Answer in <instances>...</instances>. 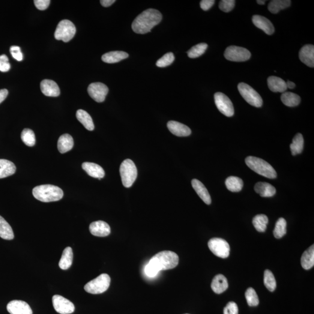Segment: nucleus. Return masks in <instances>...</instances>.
Returning a JSON list of instances; mask_svg holds the SVG:
<instances>
[{
	"label": "nucleus",
	"instance_id": "1",
	"mask_svg": "<svg viewBox=\"0 0 314 314\" xmlns=\"http://www.w3.org/2000/svg\"><path fill=\"white\" fill-rule=\"evenodd\" d=\"M162 14L155 9H148L139 15L134 20L131 28L137 34H146L151 32L154 26L162 20Z\"/></svg>",
	"mask_w": 314,
	"mask_h": 314
},
{
	"label": "nucleus",
	"instance_id": "2",
	"mask_svg": "<svg viewBox=\"0 0 314 314\" xmlns=\"http://www.w3.org/2000/svg\"><path fill=\"white\" fill-rule=\"evenodd\" d=\"M158 272L161 270H168L177 267L179 257L170 251H163L158 253L148 262Z\"/></svg>",
	"mask_w": 314,
	"mask_h": 314
},
{
	"label": "nucleus",
	"instance_id": "3",
	"mask_svg": "<svg viewBox=\"0 0 314 314\" xmlns=\"http://www.w3.org/2000/svg\"><path fill=\"white\" fill-rule=\"evenodd\" d=\"M33 195L39 201L44 203L57 202L64 196L61 188L52 185H43L33 189Z\"/></svg>",
	"mask_w": 314,
	"mask_h": 314
},
{
	"label": "nucleus",
	"instance_id": "4",
	"mask_svg": "<svg viewBox=\"0 0 314 314\" xmlns=\"http://www.w3.org/2000/svg\"><path fill=\"white\" fill-rule=\"evenodd\" d=\"M246 165L259 175L269 179H275L277 173L273 167L267 161L256 157H247L245 160Z\"/></svg>",
	"mask_w": 314,
	"mask_h": 314
},
{
	"label": "nucleus",
	"instance_id": "5",
	"mask_svg": "<svg viewBox=\"0 0 314 314\" xmlns=\"http://www.w3.org/2000/svg\"><path fill=\"white\" fill-rule=\"evenodd\" d=\"M122 184L127 188L132 186L137 176V169L133 161L125 160L122 163L119 169Z\"/></svg>",
	"mask_w": 314,
	"mask_h": 314
},
{
	"label": "nucleus",
	"instance_id": "6",
	"mask_svg": "<svg viewBox=\"0 0 314 314\" xmlns=\"http://www.w3.org/2000/svg\"><path fill=\"white\" fill-rule=\"evenodd\" d=\"M111 278L109 275L103 274L88 282L85 286V291L91 294H101L109 288Z\"/></svg>",
	"mask_w": 314,
	"mask_h": 314
},
{
	"label": "nucleus",
	"instance_id": "7",
	"mask_svg": "<svg viewBox=\"0 0 314 314\" xmlns=\"http://www.w3.org/2000/svg\"><path fill=\"white\" fill-rule=\"evenodd\" d=\"M76 31V27L71 21L62 20L56 27L55 37V39L67 43L73 39Z\"/></svg>",
	"mask_w": 314,
	"mask_h": 314
},
{
	"label": "nucleus",
	"instance_id": "8",
	"mask_svg": "<svg viewBox=\"0 0 314 314\" xmlns=\"http://www.w3.org/2000/svg\"><path fill=\"white\" fill-rule=\"evenodd\" d=\"M238 89L242 97L251 106L256 107L262 106L263 101L261 95L249 85L244 83H239Z\"/></svg>",
	"mask_w": 314,
	"mask_h": 314
},
{
	"label": "nucleus",
	"instance_id": "9",
	"mask_svg": "<svg viewBox=\"0 0 314 314\" xmlns=\"http://www.w3.org/2000/svg\"><path fill=\"white\" fill-rule=\"evenodd\" d=\"M224 56L230 61L244 62L249 60L251 57V53L245 48L232 46L227 48Z\"/></svg>",
	"mask_w": 314,
	"mask_h": 314
},
{
	"label": "nucleus",
	"instance_id": "10",
	"mask_svg": "<svg viewBox=\"0 0 314 314\" xmlns=\"http://www.w3.org/2000/svg\"><path fill=\"white\" fill-rule=\"evenodd\" d=\"M208 246L211 252L220 258L226 259L229 256V244L223 239L212 238L209 240Z\"/></svg>",
	"mask_w": 314,
	"mask_h": 314
},
{
	"label": "nucleus",
	"instance_id": "11",
	"mask_svg": "<svg viewBox=\"0 0 314 314\" xmlns=\"http://www.w3.org/2000/svg\"><path fill=\"white\" fill-rule=\"evenodd\" d=\"M214 100L218 110L222 114L228 117L234 115V108L231 100L227 95L222 92H216L214 95Z\"/></svg>",
	"mask_w": 314,
	"mask_h": 314
},
{
	"label": "nucleus",
	"instance_id": "12",
	"mask_svg": "<svg viewBox=\"0 0 314 314\" xmlns=\"http://www.w3.org/2000/svg\"><path fill=\"white\" fill-rule=\"evenodd\" d=\"M88 93L97 103H102L106 99L109 90L104 84L100 82L91 83L88 87Z\"/></svg>",
	"mask_w": 314,
	"mask_h": 314
},
{
	"label": "nucleus",
	"instance_id": "13",
	"mask_svg": "<svg viewBox=\"0 0 314 314\" xmlns=\"http://www.w3.org/2000/svg\"><path fill=\"white\" fill-rule=\"evenodd\" d=\"M53 304L56 312L61 314H70L74 311V304L60 295L53 296Z\"/></svg>",
	"mask_w": 314,
	"mask_h": 314
},
{
	"label": "nucleus",
	"instance_id": "14",
	"mask_svg": "<svg viewBox=\"0 0 314 314\" xmlns=\"http://www.w3.org/2000/svg\"><path fill=\"white\" fill-rule=\"evenodd\" d=\"M7 309L11 314H33L29 305L21 300L10 301L7 305Z\"/></svg>",
	"mask_w": 314,
	"mask_h": 314
},
{
	"label": "nucleus",
	"instance_id": "15",
	"mask_svg": "<svg viewBox=\"0 0 314 314\" xmlns=\"http://www.w3.org/2000/svg\"><path fill=\"white\" fill-rule=\"evenodd\" d=\"M89 230L92 235L97 237H106L111 233V228L109 224L103 221L92 222L90 225Z\"/></svg>",
	"mask_w": 314,
	"mask_h": 314
},
{
	"label": "nucleus",
	"instance_id": "16",
	"mask_svg": "<svg viewBox=\"0 0 314 314\" xmlns=\"http://www.w3.org/2000/svg\"><path fill=\"white\" fill-rule=\"evenodd\" d=\"M42 92L48 97H58L60 94V89L55 81L45 79L40 83Z\"/></svg>",
	"mask_w": 314,
	"mask_h": 314
},
{
	"label": "nucleus",
	"instance_id": "17",
	"mask_svg": "<svg viewBox=\"0 0 314 314\" xmlns=\"http://www.w3.org/2000/svg\"><path fill=\"white\" fill-rule=\"evenodd\" d=\"M299 57L301 61L308 67H314V46L312 44H307L301 48L299 53Z\"/></svg>",
	"mask_w": 314,
	"mask_h": 314
},
{
	"label": "nucleus",
	"instance_id": "18",
	"mask_svg": "<svg viewBox=\"0 0 314 314\" xmlns=\"http://www.w3.org/2000/svg\"><path fill=\"white\" fill-rule=\"evenodd\" d=\"M167 127L169 130L174 135L178 137H186L191 133L190 129L186 125L176 121L167 122Z\"/></svg>",
	"mask_w": 314,
	"mask_h": 314
},
{
	"label": "nucleus",
	"instance_id": "19",
	"mask_svg": "<svg viewBox=\"0 0 314 314\" xmlns=\"http://www.w3.org/2000/svg\"><path fill=\"white\" fill-rule=\"evenodd\" d=\"M254 25L257 28L261 29L266 34L271 35L275 32V28L271 21L265 17L260 16H254L252 18Z\"/></svg>",
	"mask_w": 314,
	"mask_h": 314
},
{
	"label": "nucleus",
	"instance_id": "20",
	"mask_svg": "<svg viewBox=\"0 0 314 314\" xmlns=\"http://www.w3.org/2000/svg\"><path fill=\"white\" fill-rule=\"evenodd\" d=\"M191 185H192L194 190L198 194L200 198L202 199L206 204L209 205L211 203V198L208 191L204 185L201 182L197 179H193L191 181Z\"/></svg>",
	"mask_w": 314,
	"mask_h": 314
},
{
	"label": "nucleus",
	"instance_id": "21",
	"mask_svg": "<svg viewBox=\"0 0 314 314\" xmlns=\"http://www.w3.org/2000/svg\"><path fill=\"white\" fill-rule=\"evenodd\" d=\"M82 168L92 178H98L100 180L104 177V170L103 167L98 164L88 162L84 163L82 164Z\"/></svg>",
	"mask_w": 314,
	"mask_h": 314
},
{
	"label": "nucleus",
	"instance_id": "22",
	"mask_svg": "<svg viewBox=\"0 0 314 314\" xmlns=\"http://www.w3.org/2000/svg\"><path fill=\"white\" fill-rule=\"evenodd\" d=\"M212 291L217 294H221L228 288V282L226 277L222 274H218L214 277L211 283Z\"/></svg>",
	"mask_w": 314,
	"mask_h": 314
},
{
	"label": "nucleus",
	"instance_id": "23",
	"mask_svg": "<svg viewBox=\"0 0 314 314\" xmlns=\"http://www.w3.org/2000/svg\"><path fill=\"white\" fill-rule=\"evenodd\" d=\"M254 190L262 197H271L276 194V188L266 182H259L256 184Z\"/></svg>",
	"mask_w": 314,
	"mask_h": 314
},
{
	"label": "nucleus",
	"instance_id": "24",
	"mask_svg": "<svg viewBox=\"0 0 314 314\" xmlns=\"http://www.w3.org/2000/svg\"><path fill=\"white\" fill-rule=\"evenodd\" d=\"M129 55L127 53L121 51H115L104 54L102 56L103 61L107 64H114L127 58Z\"/></svg>",
	"mask_w": 314,
	"mask_h": 314
},
{
	"label": "nucleus",
	"instance_id": "25",
	"mask_svg": "<svg viewBox=\"0 0 314 314\" xmlns=\"http://www.w3.org/2000/svg\"><path fill=\"white\" fill-rule=\"evenodd\" d=\"M268 88L273 92H284L286 91V82L279 77L272 76L268 79Z\"/></svg>",
	"mask_w": 314,
	"mask_h": 314
},
{
	"label": "nucleus",
	"instance_id": "26",
	"mask_svg": "<svg viewBox=\"0 0 314 314\" xmlns=\"http://www.w3.org/2000/svg\"><path fill=\"white\" fill-rule=\"evenodd\" d=\"M74 145L73 137L70 134H64L59 137L57 145L58 149L61 154H64L73 149Z\"/></svg>",
	"mask_w": 314,
	"mask_h": 314
},
{
	"label": "nucleus",
	"instance_id": "27",
	"mask_svg": "<svg viewBox=\"0 0 314 314\" xmlns=\"http://www.w3.org/2000/svg\"><path fill=\"white\" fill-rule=\"evenodd\" d=\"M16 172V166L11 161L0 160V179L8 177Z\"/></svg>",
	"mask_w": 314,
	"mask_h": 314
},
{
	"label": "nucleus",
	"instance_id": "28",
	"mask_svg": "<svg viewBox=\"0 0 314 314\" xmlns=\"http://www.w3.org/2000/svg\"><path fill=\"white\" fill-rule=\"evenodd\" d=\"M301 264L304 270H309L314 265V246L312 245L302 255Z\"/></svg>",
	"mask_w": 314,
	"mask_h": 314
},
{
	"label": "nucleus",
	"instance_id": "29",
	"mask_svg": "<svg viewBox=\"0 0 314 314\" xmlns=\"http://www.w3.org/2000/svg\"><path fill=\"white\" fill-rule=\"evenodd\" d=\"M73 261V251L72 248L68 247L63 251L59 267L63 270H67L71 267Z\"/></svg>",
	"mask_w": 314,
	"mask_h": 314
},
{
	"label": "nucleus",
	"instance_id": "30",
	"mask_svg": "<svg viewBox=\"0 0 314 314\" xmlns=\"http://www.w3.org/2000/svg\"><path fill=\"white\" fill-rule=\"evenodd\" d=\"M76 118L87 130L92 131L94 130V125L91 116L83 110H79L76 112Z\"/></svg>",
	"mask_w": 314,
	"mask_h": 314
},
{
	"label": "nucleus",
	"instance_id": "31",
	"mask_svg": "<svg viewBox=\"0 0 314 314\" xmlns=\"http://www.w3.org/2000/svg\"><path fill=\"white\" fill-rule=\"evenodd\" d=\"M0 237L8 240H13L14 238L13 229L1 216H0Z\"/></svg>",
	"mask_w": 314,
	"mask_h": 314
},
{
	"label": "nucleus",
	"instance_id": "32",
	"mask_svg": "<svg viewBox=\"0 0 314 314\" xmlns=\"http://www.w3.org/2000/svg\"><path fill=\"white\" fill-rule=\"evenodd\" d=\"M282 103L288 107L297 106L301 102V98L299 95L292 92H285L281 95Z\"/></svg>",
	"mask_w": 314,
	"mask_h": 314
},
{
	"label": "nucleus",
	"instance_id": "33",
	"mask_svg": "<svg viewBox=\"0 0 314 314\" xmlns=\"http://www.w3.org/2000/svg\"><path fill=\"white\" fill-rule=\"evenodd\" d=\"M225 185L227 188L232 192H239L243 187L242 179L236 176H229L226 179Z\"/></svg>",
	"mask_w": 314,
	"mask_h": 314
},
{
	"label": "nucleus",
	"instance_id": "34",
	"mask_svg": "<svg viewBox=\"0 0 314 314\" xmlns=\"http://www.w3.org/2000/svg\"><path fill=\"white\" fill-rule=\"evenodd\" d=\"M291 5L290 0H273L268 5V10L272 14H277L280 10L288 8Z\"/></svg>",
	"mask_w": 314,
	"mask_h": 314
},
{
	"label": "nucleus",
	"instance_id": "35",
	"mask_svg": "<svg viewBox=\"0 0 314 314\" xmlns=\"http://www.w3.org/2000/svg\"><path fill=\"white\" fill-rule=\"evenodd\" d=\"M293 155L301 153L304 148V138L301 133H297L293 139L292 143L290 146Z\"/></svg>",
	"mask_w": 314,
	"mask_h": 314
},
{
	"label": "nucleus",
	"instance_id": "36",
	"mask_svg": "<svg viewBox=\"0 0 314 314\" xmlns=\"http://www.w3.org/2000/svg\"><path fill=\"white\" fill-rule=\"evenodd\" d=\"M268 218L264 214L257 215L253 218V224L254 228L259 232H264L267 229Z\"/></svg>",
	"mask_w": 314,
	"mask_h": 314
},
{
	"label": "nucleus",
	"instance_id": "37",
	"mask_svg": "<svg viewBox=\"0 0 314 314\" xmlns=\"http://www.w3.org/2000/svg\"><path fill=\"white\" fill-rule=\"evenodd\" d=\"M208 45L206 43H200L193 46L188 51L187 55L190 58H196L202 55L207 49Z\"/></svg>",
	"mask_w": 314,
	"mask_h": 314
},
{
	"label": "nucleus",
	"instance_id": "38",
	"mask_svg": "<svg viewBox=\"0 0 314 314\" xmlns=\"http://www.w3.org/2000/svg\"><path fill=\"white\" fill-rule=\"evenodd\" d=\"M286 221L283 218H280L277 220L274 230V235L275 238L280 239L286 235L287 232Z\"/></svg>",
	"mask_w": 314,
	"mask_h": 314
},
{
	"label": "nucleus",
	"instance_id": "39",
	"mask_svg": "<svg viewBox=\"0 0 314 314\" xmlns=\"http://www.w3.org/2000/svg\"><path fill=\"white\" fill-rule=\"evenodd\" d=\"M21 139L27 146L33 147L35 145L36 137L35 134L30 129H25L21 133Z\"/></svg>",
	"mask_w": 314,
	"mask_h": 314
},
{
	"label": "nucleus",
	"instance_id": "40",
	"mask_svg": "<svg viewBox=\"0 0 314 314\" xmlns=\"http://www.w3.org/2000/svg\"><path fill=\"white\" fill-rule=\"evenodd\" d=\"M264 282L269 291L274 292L277 288L276 280L274 274L270 270H267L264 272Z\"/></svg>",
	"mask_w": 314,
	"mask_h": 314
},
{
	"label": "nucleus",
	"instance_id": "41",
	"mask_svg": "<svg viewBox=\"0 0 314 314\" xmlns=\"http://www.w3.org/2000/svg\"><path fill=\"white\" fill-rule=\"evenodd\" d=\"M246 300L250 307H256L259 304V299L255 290L252 288L248 289L245 293Z\"/></svg>",
	"mask_w": 314,
	"mask_h": 314
},
{
	"label": "nucleus",
	"instance_id": "42",
	"mask_svg": "<svg viewBox=\"0 0 314 314\" xmlns=\"http://www.w3.org/2000/svg\"><path fill=\"white\" fill-rule=\"evenodd\" d=\"M174 60L175 56L172 53H166L163 57L158 59L156 62V65L160 68L166 67L171 65Z\"/></svg>",
	"mask_w": 314,
	"mask_h": 314
},
{
	"label": "nucleus",
	"instance_id": "43",
	"mask_svg": "<svg viewBox=\"0 0 314 314\" xmlns=\"http://www.w3.org/2000/svg\"><path fill=\"white\" fill-rule=\"evenodd\" d=\"M235 1L234 0H222L220 3L219 7L221 11L225 13H229L235 7Z\"/></svg>",
	"mask_w": 314,
	"mask_h": 314
},
{
	"label": "nucleus",
	"instance_id": "44",
	"mask_svg": "<svg viewBox=\"0 0 314 314\" xmlns=\"http://www.w3.org/2000/svg\"><path fill=\"white\" fill-rule=\"evenodd\" d=\"M11 65L7 55H0V71L2 73H7L10 71Z\"/></svg>",
	"mask_w": 314,
	"mask_h": 314
},
{
	"label": "nucleus",
	"instance_id": "45",
	"mask_svg": "<svg viewBox=\"0 0 314 314\" xmlns=\"http://www.w3.org/2000/svg\"><path fill=\"white\" fill-rule=\"evenodd\" d=\"M239 309L238 305L235 302L230 301L227 304L223 310V314H238Z\"/></svg>",
	"mask_w": 314,
	"mask_h": 314
},
{
	"label": "nucleus",
	"instance_id": "46",
	"mask_svg": "<svg viewBox=\"0 0 314 314\" xmlns=\"http://www.w3.org/2000/svg\"><path fill=\"white\" fill-rule=\"evenodd\" d=\"M10 53L12 56H13L14 59H16L18 61H22L23 55L21 52L20 48L18 46H13L10 48Z\"/></svg>",
	"mask_w": 314,
	"mask_h": 314
},
{
	"label": "nucleus",
	"instance_id": "47",
	"mask_svg": "<svg viewBox=\"0 0 314 314\" xmlns=\"http://www.w3.org/2000/svg\"><path fill=\"white\" fill-rule=\"evenodd\" d=\"M51 1L50 0H35L34 4L38 10L43 11L49 7Z\"/></svg>",
	"mask_w": 314,
	"mask_h": 314
},
{
	"label": "nucleus",
	"instance_id": "48",
	"mask_svg": "<svg viewBox=\"0 0 314 314\" xmlns=\"http://www.w3.org/2000/svg\"><path fill=\"white\" fill-rule=\"evenodd\" d=\"M214 0H203L200 2V7L204 11H208L215 4Z\"/></svg>",
	"mask_w": 314,
	"mask_h": 314
},
{
	"label": "nucleus",
	"instance_id": "49",
	"mask_svg": "<svg viewBox=\"0 0 314 314\" xmlns=\"http://www.w3.org/2000/svg\"><path fill=\"white\" fill-rule=\"evenodd\" d=\"M8 94V92L7 89L0 90V104L5 100Z\"/></svg>",
	"mask_w": 314,
	"mask_h": 314
},
{
	"label": "nucleus",
	"instance_id": "50",
	"mask_svg": "<svg viewBox=\"0 0 314 314\" xmlns=\"http://www.w3.org/2000/svg\"><path fill=\"white\" fill-rule=\"evenodd\" d=\"M115 2V0H101V4L104 7H109Z\"/></svg>",
	"mask_w": 314,
	"mask_h": 314
},
{
	"label": "nucleus",
	"instance_id": "51",
	"mask_svg": "<svg viewBox=\"0 0 314 314\" xmlns=\"http://www.w3.org/2000/svg\"><path fill=\"white\" fill-rule=\"evenodd\" d=\"M286 86L287 88H289L290 89H293L295 88L296 85L294 83L291 82V81H288L286 82Z\"/></svg>",
	"mask_w": 314,
	"mask_h": 314
},
{
	"label": "nucleus",
	"instance_id": "52",
	"mask_svg": "<svg viewBox=\"0 0 314 314\" xmlns=\"http://www.w3.org/2000/svg\"><path fill=\"white\" fill-rule=\"evenodd\" d=\"M257 2L258 3L259 5H264L265 4V1H261V0H257Z\"/></svg>",
	"mask_w": 314,
	"mask_h": 314
},
{
	"label": "nucleus",
	"instance_id": "53",
	"mask_svg": "<svg viewBox=\"0 0 314 314\" xmlns=\"http://www.w3.org/2000/svg\"></svg>",
	"mask_w": 314,
	"mask_h": 314
}]
</instances>
